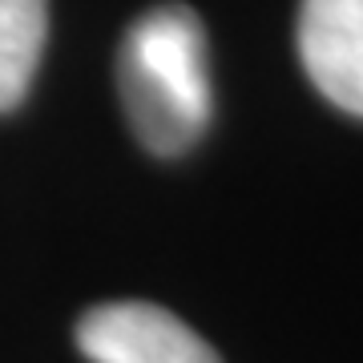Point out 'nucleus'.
Segmentation results:
<instances>
[{
    "label": "nucleus",
    "mask_w": 363,
    "mask_h": 363,
    "mask_svg": "<svg viewBox=\"0 0 363 363\" xmlns=\"http://www.w3.org/2000/svg\"><path fill=\"white\" fill-rule=\"evenodd\" d=\"M117 89L138 142L178 157L202 142L214 117L206 28L190 4H154L121 37Z\"/></svg>",
    "instance_id": "obj_1"
},
{
    "label": "nucleus",
    "mask_w": 363,
    "mask_h": 363,
    "mask_svg": "<svg viewBox=\"0 0 363 363\" xmlns=\"http://www.w3.org/2000/svg\"><path fill=\"white\" fill-rule=\"evenodd\" d=\"M77 347L89 363H222L218 351L154 303H101L77 319Z\"/></svg>",
    "instance_id": "obj_2"
},
{
    "label": "nucleus",
    "mask_w": 363,
    "mask_h": 363,
    "mask_svg": "<svg viewBox=\"0 0 363 363\" xmlns=\"http://www.w3.org/2000/svg\"><path fill=\"white\" fill-rule=\"evenodd\" d=\"M298 57L327 101L363 117V0H303Z\"/></svg>",
    "instance_id": "obj_3"
},
{
    "label": "nucleus",
    "mask_w": 363,
    "mask_h": 363,
    "mask_svg": "<svg viewBox=\"0 0 363 363\" xmlns=\"http://www.w3.org/2000/svg\"><path fill=\"white\" fill-rule=\"evenodd\" d=\"M49 37V0H0V113L28 97Z\"/></svg>",
    "instance_id": "obj_4"
}]
</instances>
